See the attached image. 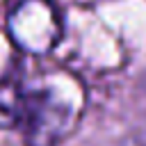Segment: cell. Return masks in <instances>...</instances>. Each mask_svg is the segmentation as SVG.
<instances>
[{"label":"cell","instance_id":"2","mask_svg":"<svg viewBox=\"0 0 146 146\" xmlns=\"http://www.w3.org/2000/svg\"><path fill=\"white\" fill-rule=\"evenodd\" d=\"M14 43L32 55L48 52L62 36V21L50 0H23L7 21Z\"/></svg>","mask_w":146,"mask_h":146},{"label":"cell","instance_id":"1","mask_svg":"<svg viewBox=\"0 0 146 146\" xmlns=\"http://www.w3.org/2000/svg\"><path fill=\"white\" fill-rule=\"evenodd\" d=\"M84 89L66 71L36 73L0 84V130L25 146H55L82 116Z\"/></svg>","mask_w":146,"mask_h":146},{"label":"cell","instance_id":"3","mask_svg":"<svg viewBox=\"0 0 146 146\" xmlns=\"http://www.w3.org/2000/svg\"><path fill=\"white\" fill-rule=\"evenodd\" d=\"M80 5H91V2H98V0H78Z\"/></svg>","mask_w":146,"mask_h":146}]
</instances>
